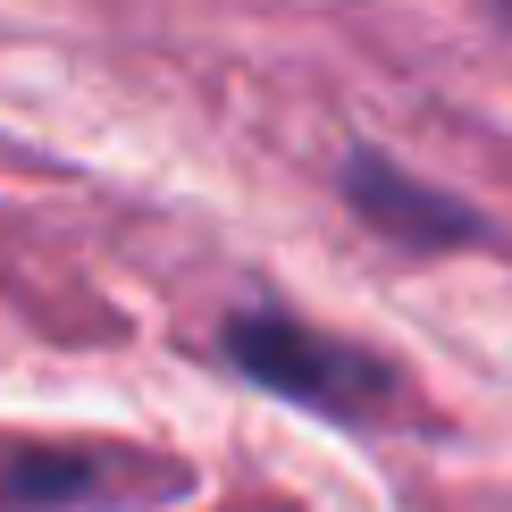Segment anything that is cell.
Segmentation results:
<instances>
[{
  "label": "cell",
  "instance_id": "1",
  "mask_svg": "<svg viewBox=\"0 0 512 512\" xmlns=\"http://www.w3.org/2000/svg\"><path fill=\"white\" fill-rule=\"evenodd\" d=\"M227 361L244 378H261V387L311 403V412H336V420H370L378 403H395L387 361L345 345V336L303 328L294 311H236L227 319Z\"/></svg>",
  "mask_w": 512,
  "mask_h": 512
},
{
  "label": "cell",
  "instance_id": "2",
  "mask_svg": "<svg viewBox=\"0 0 512 512\" xmlns=\"http://www.w3.org/2000/svg\"><path fill=\"white\" fill-rule=\"evenodd\" d=\"M345 202L378 227V236H395L403 252H454V244H479L487 236L471 202L420 185L412 168H395V160H378V152H353L345 160Z\"/></svg>",
  "mask_w": 512,
  "mask_h": 512
},
{
  "label": "cell",
  "instance_id": "3",
  "mask_svg": "<svg viewBox=\"0 0 512 512\" xmlns=\"http://www.w3.org/2000/svg\"><path fill=\"white\" fill-rule=\"evenodd\" d=\"M126 462L101 445H17L0 454V512H84L126 496Z\"/></svg>",
  "mask_w": 512,
  "mask_h": 512
},
{
  "label": "cell",
  "instance_id": "4",
  "mask_svg": "<svg viewBox=\"0 0 512 512\" xmlns=\"http://www.w3.org/2000/svg\"><path fill=\"white\" fill-rule=\"evenodd\" d=\"M496 9H504V26H512V0H496Z\"/></svg>",
  "mask_w": 512,
  "mask_h": 512
}]
</instances>
